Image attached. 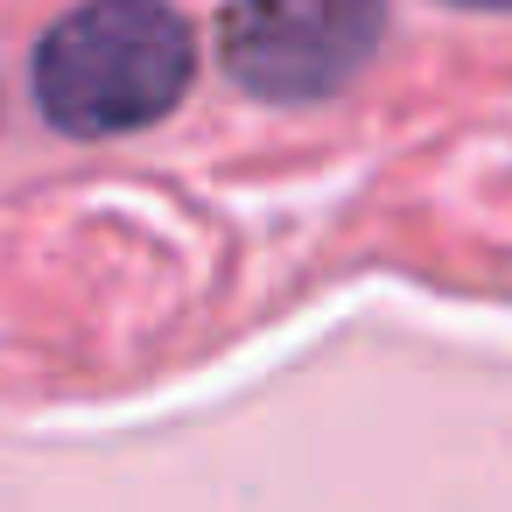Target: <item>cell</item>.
Returning a JSON list of instances; mask_svg holds the SVG:
<instances>
[{
	"instance_id": "6da1fadb",
	"label": "cell",
	"mask_w": 512,
	"mask_h": 512,
	"mask_svg": "<svg viewBox=\"0 0 512 512\" xmlns=\"http://www.w3.org/2000/svg\"><path fill=\"white\" fill-rule=\"evenodd\" d=\"M197 71V43L162 0H92L64 15L36 50V99L64 134L155 127Z\"/></svg>"
},
{
	"instance_id": "7a4b0ae2",
	"label": "cell",
	"mask_w": 512,
	"mask_h": 512,
	"mask_svg": "<svg viewBox=\"0 0 512 512\" xmlns=\"http://www.w3.org/2000/svg\"><path fill=\"white\" fill-rule=\"evenodd\" d=\"M379 0H232L218 57L260 99H323L379 50Z\"/></svg>"
},
{
	"instance_id": "3957f363",
	"label": "cell",
	"mask_w": 512,
	"mask_h": 512,
	"mask_svg": "<svg viewBox=\"0 0 512 512\" xmlns=\"http://www.w3.org/2000/svg\"><path fill=\"white\" fill-rule=\"evenodd\" d=\"M456 8H512V0H456Z\"/></svg>"
}]
</instances>
